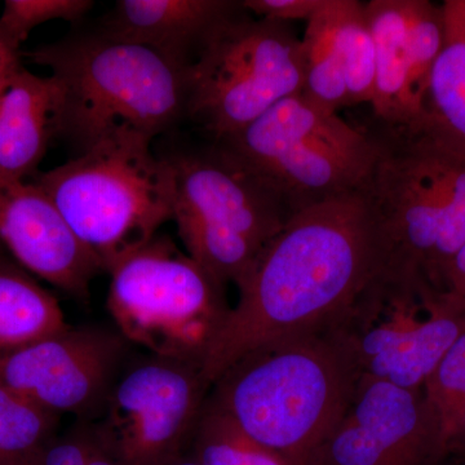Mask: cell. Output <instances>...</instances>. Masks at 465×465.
Returning <instances> with one entry per match:
<instances>
[{"label": "cell", "instance_id": "1", "mask_svg": "<svg viewBox=\"0 0 465 465\" xmlns=\"http://www.w3.org/2000/svg\"><path fill=\"white\" fill-rule=\"evenodd\" d=\"M387 249L365 191L291 217L240 284V302L208 349V387L253 349L321 329L382 274Z\"/></svg>", "mask_w": 465, "mask_h": 465}, {"label": "cell", "instance_id": "2", "mask_svg": "<svg viewBox=\"0 0 465 465\" xmlns=\"http://www.w3.org/2000/svg\"><path fill=\"white\" fill-rule=\"evenodd\" d=\"M347 349L327 327L253 349L220 376L207 402L289 465H321L357 381Z\"/></svg>", "mask_w": 465, "mask_h": 465}, {"label": "cell", "instance_id": "3", "mask_svg": "<svg viewBox=\"0 0 465 465\" xmlns=\"http://www.w3.org/2000/svg\"><path fill=\"white\" fill-rule=\"evenodd\" d=\"M63 91L57 139L84 154L122 131L152 140L186 118V72L155 52L97 30L74 32L25 52Z\"/></svg>", "mask_w": 465, "mask_h": 465}, {"label": "cell", "instance_id": "4", "mask_svg": "<svg viewBox=\"0 0 465 465\" xmlns=\"http://www.w3.org/2000/svg\"><path fill=\"white\" fill-rule=\"evenodd\" d=\"M378 161L365 191L385 249L388 280L442 295L465 243V163L378 124Z\"/></svg>", "mask_w": 465, "mask_h": 465}, {"label": "cell", "instance_id": "5", "mask_svg": "<svg viewBox=\"0 0 465 465\" xmlns=\"http://www.w3.org/2000/svg\"><path fill=\"white\" fill-rule=\"evenodd\" d=\"M155 153L173 170V220L188 255L238 286L293 213L220 143L171 139Z\"/></svg>", "mask_w": 465, "mask_h": 465}, {"label": "cell", "instance_id": "6", "mask_svg": "<svg viewBox=\"0 0 465 465\" xmlns=\"http://www.w3.org/2000/svg\"><path fill=\"white\" fill-rule=\"evenodd\" d=\"M153 146L154 140L122 131L34 182L106 273L173 220V170Z\"/></svg>", "mask_w": 465, "mask_h": 465}, {"label": "cell", "instance_id": "7", "mask_svg": "<svg viewBox=\"0 0 465 465\" xmlns=\"http://www.w3.org/2000/svg\"><path fill=\"white\" fill-rule=\"evenodd\" d=\"M217 143L262 177L293 215L365 188L381 152L371 131L302 94Z\"/></svg>", "mask_w": 465, "mask_h": 465}, {"label": "cell", "instance_id": "8", "mask_svg": "<svg viewBox=\"0 0 465 465\" xmlns=\"http://www.w3.org/2000/svg\"><path fill=\"white\" fill-rule=\"evenodd\" d=\"M108 273L110 316L125 341L153 356L203 366L231 313L225 284L158 234Z\"/></svg>", "mask_w": 465, "mask_h": 465}, {"label": "cell", "instance_id": "9", "mask_svg": "<svg viewBox=\"0 0 465 465\" xmlns=\"http://www.w3.org/2000/svg\"><path fill=\"white\" fill-rule=\"evenodd\" d=\"M304 85L302 39L246 9L213 33L186 72V118L213 142L238 133Z\"/></svg>", "mask_w": 465, "mask_h": 465}, {"label": "cell", "instance_id": "10", "mask_svg": "<svg viewBox=\"0 0 465 465\" xmlns=\"http://www.w3.org/2000/svg\"><path fill=\"white\" fill-rule=\"evenodd\" d=\"M324 327L347 349L358 375L421 390L465 332V312L381 274Z\"/></svg>", "mask_w": 465, "mask_h": 465}, {"label": "cell", "instance_id": "11", "mask_svg": "<svg viewBox=\"0 0 465 465\" xmlns=\"http://www.w3.org/2000/svg\"><path fill=\"white\" fill-rule=\"evenodd\" d=\"M208 393L198 363L149 354L128 360L88 423L122 465H164L188 454Z\"/></svg>", "mask_w": 465, "mask_h": 465}, {"label": "cell", "instance_id": "12", "mask_svg": "<svg viewBox=\"0 0 465 465\" xmlns=\"http://www.w3.org/2000/svg\"><path fill=\"white\" fill-rule=\"evenodd\" d=\"M130 345L113 330L67 326L0 351V387L58 416L94 421L128 362Z\"/></svg>", "mask_w": 465, "mask_h": 465}, {"label": "cell", "instance_id": "13", "mask_svg": "<svg viewBox=\"0 0 465 465\" xmlns=\"http://www.w3.org/2000/svg\"><path fill=\"white\" fill-rule=\"evenodd\" d=\"M445 458L440 419L423 388L360 376L321 465H436Z\"/></svg>", "mask_w": 465, "mask_h": 465}, {"label": "cell", "instance_id": "14", "mask_svg": "<svg viewBox=\"0 0 465 465\" xmlns=\"http://www.w3.org/2000/svg\"><path fill=\"white\" fill-rule=\"evenodd\" d=\"M0 244L12 259L56 289L85 302L99 259L35 183H0Z\"/></svg>", "mask_w": 465, "mask_h": 465}, {"label": "cell", "instance_id": "15", "mask_svg": "<svg viewBox=\"0 0 465 465\" xmlns=\"http://www.w3.org/2000/svg\"><path fill=\"white\" fill-rule=\"evenodd\" d=\"M242 9L232 0H119L94 29L188 70L213 33Z\"/></svg>", "mask_w": 465, "mask_h": 465}, {"label": "cell", "instance_id": "16", "mask_svg": "<svg viewBox=\"0 0 465 465\" xmlns=\"http://www.w3.org/2000/svg\"><path fill=\"white\" fill-rule=\"evenodd\" d=\"M63 91L54 76L21 67L0 94V183L25 182L57 139Z\"/></svg>", "mask_w": 465, "mask_h": 465}, {"label": "cell", "instance_id": "17", "mask_svg": "<svg viewBox=\"0 0 465 465\" xmlns=\"http://www.w3.org/2000/svg\"><path fill=\"white\" fill-rule=\"evenodd\" d=\"M445 43L434 63L420 115L397 128L465 163V0H446Z\"/></svg>", "mask_w": 465, "mask_h": 465}, {"label": "cell", "instance_id": "18", "mask_svg": "<svg viewBox=\"0 0 465 465\" xmlns=\"http://www.w3.org/2000/svg\"><path fill=\"white\" fill-rule=\"evenodd\" d=\"M365 12L376 54L372 114L384 127L405 128L411 124L410 0H371L365 3Z\"/></svg>", "mask_w": 465, "mask_h": 465}, {"label": "cell", "instance_id": "19", "mask_svg": "<svg viewBox=\"0 0 465 465\" xmlns=\"http://www.w3.org/2000/svg\"><path fill=\"white\" fill-rule=\"evenodd\" d=\"M67 326L56 298L0 247V351L39 341Z\"/></svg>", "mask_w": 465, "mask_h": 465}, {"label": "cell", "instance_id": "20", "mask_svg": "<svg viewBox=\"0 0 465 465\" xmlns=\"http://www.w3.org/2000/svg\"><path fill=\"white\" fill-rule=\"evenodd\" d=\"M342 5L344 0H322L302 38V97L331 113L348 108L341 42Z\"/></svg>", "mask_w": 465, "mask_h": 465}, {"label": "cell", "instance_id": "21", "mask_svg": "<svg viewBox=\"0 0 465 465\" xmlns=\"http://www.w3.org/2000/svg\"><path fill=\"white\" fill-rule=\"evenodd\" d=\"M61 416L0 387V465H34L57 436Z\"/></svg>", "mask_w": 465, "mask_h": 465}, {"label": "cell", "instance_id": "22", "mask_svg": "<svg viewBox=\"0 0 465 465\" xmlns=\"http://www.w3.org/2000/svg\"><path fill=\"white\" fill-rule=\"evenodd\" d=\"M188 452L201 465H289L242 433L207 399Z\"/></svg>", "mask_w": 465, "mask_h": 465}, {"label": "cell", "instance_id": "23", "mask_svg": "<svg viewBox=\"0 0 465 465\" xmlns=\"http://www.w3.org/2000/svg\"><path fill=\"white\" fill-rule=\"evenodd\" d=\"M341 42L348 108L361 104L371 105L375 94L376 54L365 3L344 0Z\"/></svg>", "mask_w": 465, "mask_h": 465}, {"label": "cell", "instance_id": "24", "mask_svg": "<svg viewBox=\"0 0 465 465\" xmlns=\"http://www.w3.org/2000/svg\"><path fill=\"white\" fill-rule=\"evenodd\" d=\"M445 43L443 5L430 0H410L409 106L415 124L423 106L434 63ZM406 128V127H405Z\"/></svg>", "mask_w": 465, "mask_h": 465}, {"label": "cell", "instance_id": "25", "mask_svg": "<svg viewBox=\"0 0 465 465\" xmlns=\"http://www.w3.org/2000/svg\"><path fill=\"white\" fill-rule=\"evenodd\" d=\"M94 5L91 0H5L0 15V33L21 48L36 26L54 20L81 23Z\"/></svg>", "mask_w": 465, "mask_h": 465}, {"label": "cell", "instance_id": "26", "mask_svg": "<svg viewBox=\"0 0 465 465\" xmlns=\"http://www.w3.org/2000/svg\"><path fill=\"white\" fill-rule=\"evenodd\" d=\"M423 391L439 416L445 445L446 437L465 400V332L424 382Z\"/></svg>", "mask_w": 465, "mask_h": 465}, {"label": "cell", "instance_id": "27", "mask_svg": "<svg viewBox=\"0 0 465 465\" xmlns=\"http://www.w3.org/2000/svg\"><path fill=\"white\" fill-rule=\"evenodd\" d=\"M34 465H122L101 442L88 421L57 434Z\"/></svg>", "mask_w": 465, "mask_h": 465}, {"label": "cell", "instance_id": "28", "mask_svg": "<svg viewBox=\"0 0 465 465\" xmlns=\"http://www.w3.org/2000/svg\"><path fill=\"white\" fill-rule=\"evenodd\" d=\"M322 0H244L243 8L253 17L290 24L316 14Z\"/></svg>", "mask_w": 465, "mask_h": 465}, {"label": "cell", "instance_id": "29", "mask_svg": "<svg viewBox=\"0 0 465 465\" xmlns=\"http://www.w3.org/2000/svg\"><path fill=\"white\" fill-rule=\"evenodd\" d=\"M442 296L450 305L465 312V243L452 260Z\"/></svg>", "mask_w": 465, "mask_h": 465}, {"label": "cell", "instance_id": "30", "mask_svg": "<svg viewBox=\"0 0 465 465\" xmlns=\"http://www.w3.org/2000/svg\"><path fill=\"white\" fill-rule=\"evenodd\" d=\"M21 67V48L9 43L0 33V94Z\"/></svg>", "mask_w": 465, "mask_h": 465}, {"label": "cell", "instance_id": "31", "mask_svg": "<svg viewBox=\"0 0 465 465\" xmlns=\"http://www.w3.org/2000/svg\"><path fill=\"white\" fill-rule=\"evenodd\" d=\"M445 450L446 457L450 454L465 455V401L446 437Z\"/></svg>", "mask_w": 465, "mask_h": 465}, {"label": "cell", "instance_id": "32", "mask_svg": "<svg viewBox=\"0 0 465 465\" xmlns=\"http://www.w3.org/2000/svg\"><path fill=\"white\" fill-rule=\"evenodd\" d=\"M164 465H201L198 463L197 460H195L194 458L192 457L191 454H185L183 455V457L174 459V460L170 461V463L164 464Z\"/></svg>", "mask_w": 465, "mask_h": 465}, {"label": "cell", "instance_id": "33", "mask_svg": "<svg viewBox=\"0 0 465 465\" xmlns=\"http://www.w3.org/2000/svg\"><path fill=\"white\" fill-rule=\"evenodd\" d=\"M0 247H3L2 244H0Z\"/></svg>", "mask_w": 465, "mask_h": 465}]
</instances>
